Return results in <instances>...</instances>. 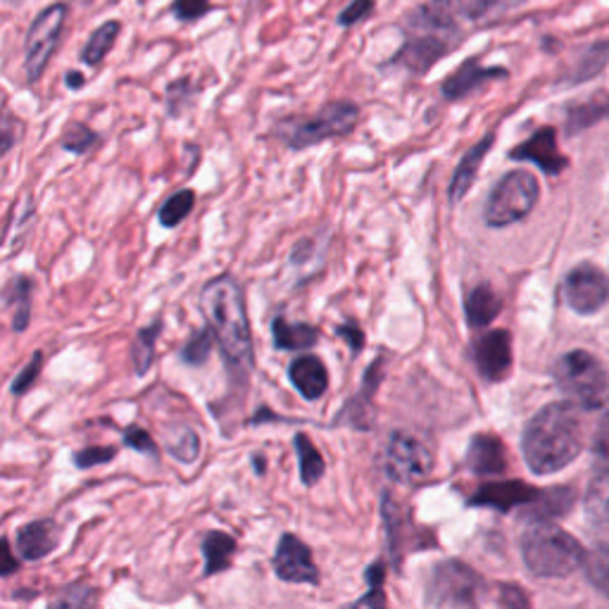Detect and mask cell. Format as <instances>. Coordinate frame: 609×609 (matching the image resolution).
<instances>
[{
  "mask_svg": "<svg viewBox=\"0 0 609 609\" xmlns=\"http://www.w3.org/2000/svg\"><path fill=\"white\" fill-rule=\"evenodd\" d=\"M521 552L529 572L545 578L569 576L586 560L576 538L548 521H538L523 533Z\"/></svg>",
  "mask_w": 609,
  "mask_h": 609,
  "instance_id": "obj_3",
  "label": "cell"
},
{
  "mask_svg": "<svg viewBox=\"0 0 609 609\" xmlns=\"http://www.w3.org/2000/svg\"><path fill=\"white\" fill-rule=\"evenodd\" d=\"M503 309V301L500 295L490 289V283H478L464 297V313H466V322L474 329H484L488 324L500 315Z\"/></svg>",
  "mask_w": 609,
  "mask_h": 609,
  "instance_id": "obj_20",
  "label": "cell"
},
{
  "mask_svg": "<svg viewBox=\"0 0 609 609\" xmlns=\"http://www.w3.org/2000/svg\"><path fill=\"white\" fill-rule=\"evenodd\" d=\"M336 331L343 338V341H348L352 352H360L364 348V334H362V329L356 327V324H343V327H338Z\"/></svg>",
  "mask_w": 609,
  "mask_h": 609,
  "instance_id": "obj_41",
  "label": "cell"
},
{
  "mask_svg": "<svg viewBox=\"0 0 609 609\" xmlns=\"http://www.w3.org/2000/svg\"><path fill=\"white\" fill-rule=\"evenodd\" d=\"M593 512H598V517H609V488H600L598 490H593Z\"/></svg>",
  "mask_w": 609,
  "mask_h": 609,
  "instance_id": "obj_43",
  "label": "cell"
},
{
  "mask_svg": "<svg viewBox=\"0 0 609 609\" xmlns=\"http://www.w3.org/2000/svg\"><path fill=\"white\" fill-rule=\"evenodd\" d=\"M433 470L431 450L419 438L409 433H395L386 450V472L401 484H417Z\"/></svg>",
  "mask_w": 609,
  "mask_h": 609,
  "instance_id": "obj_9",
  "label": "cell"
},
{
  "mask_svg": "<svg viewBox=\"0 0 609 609\" xmlns=\"http://www.w3.org/2000/svg\"><path fill=\"white\" fill-rule=\"evenodd\" d=\"M593 452H595V460L600 464V470L609 476V413L602 417L598 433H595Z\"/></svg>",
  "mask_w": 609,
  "mask_h": 609,
  "instance_id": "obj_36",
  "label": "cell"
},
{
  "mask_svg": "<svg viewBox=\"0 0 609 609\" xmlns=\"http://www.w3.org/2000/svg\"><path fill=\"white\" fill-rule=\"evenodd\" d=\"M58 545V529L50 519L32 521L20 529L18 533V550L24 560H41L46 557L53 548Z\"/></svg>",
  "mask_w": 609,
  "mask_h": 609,
  "instance_id": "obj_19",
  "label": "cell"
},
{
  "mask_svg": "<svg viewBox=\"0 0 609 609\" xmlns=\"http://www.w3.org/2000/svg\"><path fill=\"white\" fill-rule=\"evenodd\" d=\"M41 364H44V356H41V352H36V356L32 358V362L26 364L24 370L18 374L15 384H12V393L20 395V393H26V391H30V388L34 386V381H36L38 372H41Z\"/></svg>",
  "mask_w": 609,
  "mask_h": 609,
  "instance_id": "obj_38",
  "label": "cell"
},
{
  "mask_svg": "<svg viewBox=\"0 0 609 609\" xmlns=\"http://www.w3.org/2000/svg\"><path fill=\"white\" fill-rule=\"evenodd\" d=\"M498 77H507L505 69H500V67L493 69V67H484L478 60H466V63H462L458 72H452L443 81L441 93L446 101H464L466 95L478 91L486 81L498 79Z\"/></svg>",
  "mask_w": 609,
  "mask_h": 609,
  "instance_id": "obj_16",
  "label": "cell"
},
{
  "mask_svg": "<svg viewBox=\"0 0 609 609\" xmlns=\"http://www.w3.org/2000/svg\"><path fill=\"white\" fill-rule=\"evenodd\" d=\"M555 379L566 398L580 407L598 409L609 401V374L586 350L566 352L555 366Z\"/></svg>",
  "mask_w": 609,
  "mask_h": 609,
  "instance_id": "obj_5",
  "label": "cell"
},
{
  "mask_svg": "<svg viewBox=\"0 0 609 609\" xmlns=\"http://www.w3.org/2000/svg\"><path fill=\"white\" fill-rule=\"evenodd\" d=\"M493 140H495V136L488 134V136L481 138L474 148H470V150L462 155V160H460V165L455 169V174H452L450 189H448L450 203H462V198L470 193L472 183L476 181V174H478V169H481V162H484V158L488 155Z\"/></svg>",
  "mask_w": 609,
  "mask_h": 609,
  "instance_id": "obj_18",
  "label": "cell"
},
{
  "mask_svg": "<svg viewBox=\"0 0 609 609\" xmlns=\"http://www.w3.org/2000/svg\"><path fill=\"white\" fill-rule=\"evenodd\" d=\"M474 360L486 381H503L512 370V338L505 329L484 334L474 343Z\"/></svg>",
  "mask_w": 609,
  "mask_h": 609,
  "instance_id": "obj_13",
  "label": "cell"
},
{
  "mask_svg": "<svg viewBox=\"0 0 609 609\" xmlns=\"http://www.w3.org/2000/svg\"><path fill=\"white\" fill-rule=\"evenodd\" d=\"M360 108L350 101H336L313 117H289L277 124V136L291 150H303L324 144L329 138L348 136L358 126Z\"/></svg>",
  "mask_w": 609,
  "mask_h": 609,
  "instance_id": "obj_4",
  "label": "cell"
},
{
  "mask_svg": "<svg viewBox=\"0 0 609 609\" xmlns=\"http://www.w3.org/2000/svg\"><path fill=\"white\" fill-rule=\"evenodd\" d=\"M32 293H34V281L30 277H18L5 291V303L12 307V329L18 334H22L26 327H30Z\"/></svg>",
  "mask_w": 609,
  "mask_h": 609,
  "instance_id": "obj_24",
  "label": "cell"
},
{
  "mask_svg": "<svg viewBox=\"0 0 609 609\" xmlns=\"http://www.w3.org/2000/svg\"><path fill=\"white\" fill-rule=\"evenodd\" d=\"M67 22V3H53L32 22L24 41V72L26 81L36 83L44 77L50 58L58 48Z\"/></svg>",
  "mask_w": 609,
  "mask_h": 609,
  "instance_id": "obj_8",
  "label": "cell"
},
{
  "mask_svg": "<svg viewBox=\"0 0 609 609\" xmlns=\"http://www.w3.org/2000/svg\"><path fill=\"white\" fill-rule=\"evenodd\" d=\"M584 446V427L569 403L543 407L523 431V458L535 474L560 472Z\"/></svg>",
  "mask_w": 609,
  "mask_h": 609,
  "instance_id": "obj_2",
  "label": "cell"
},
{
  "mask_svg": "<svg viewBox=\"0 0 609 609\" xmlns=\"http://www.w3.org/2000/svg\"><path fill=\"white\" fill-rule=\"evenodd\" d=\"M215 341H217V338H215V334H212L210 327L205 331H201V334H195L191 341L183 346L181 360L187 362V364L201 366L210 358V350H212V343H215Z\"/></svg>",
  "mask_w": 609,
  "mask_h": 609,
  "instance_id": "obj_32",
  "label": "cell"
},
{
  "mask_svg": "<svg viewBox=\"0 0 609 609\" xmlns=\"http://www.w3.org/2000/svg\"><path fill=\"white\" fill-rule=\"evenodd\" d=\"M478 586L481 580L470 566H464L460 562H448L436 569L431 590L438 602L464 605V602H474Z\"/></svg>",
  "mask_w": 609,
  "mask_h": 609,
  "instance_id": "obj_14",
  "label": "cell"
},
{
  "mask_svg": "<svg viewBox=\"0 0 609 609\" xmlns=\"http://www.w3.org/2000/svg\"><path fill=\"white\" fill-rule=\"evenodd\" d=\"M291 384L305 401H319L329 388V372L324 362L315 356H303L291 362Z\"/></svg>",
  "mask_w": 609,
  "mask_h": 609,
  "instance_id": "obj_17",
  "label": "cell"
},
{
  "mask_svg": "<svg viewBox=\"0 0 609 609\" xmlns=\"http://www.w3.org/2000/svg\"><path fill=\"white\" fill-rule=\"evenodd\" d=\"M65 81H67L69 89H81L83 83H87V77H83L81 72H67Z\"/></svg>",
  "mask_w": 609,
  "mask_h": 609,
  "instance_id": "obj_45",
  "label": "cell"
},
{
  "mask_svg": "<svg viewBox=\"0 0 609 609\" xmlns=\"http://www.w3.org/2000/svg\"><path fill=\"white\" fill-rule=\"evenodd\" d=\"M169 450L174 452V458L181 460V462H193L195 455H198V438L193 431H183L181 438H177V441L169 446Z\"/></svg>",
  "mask_w": 609,
  "mask_h": 609,
  "instance_id": "obj_39",
  "label": "cell"
},
{
  "mask_svg": "<svg viewBox=\"0 0 609 609\" xmlns=\"http://www.w3.org/2000/svg\"><path fill=\"white\" fill-rule=\"evenodd\" d=\"M372 10H374V0H352V3L341 12V18H338V24L341 26L358 24L370 18Z\"/></svg>",
  "mask_w": 609,
  "mask_h": 609,
  "instance_id": "obj_37",
  "label": "cell"
},
{
  "mask_svg": "<svg viewBox=\"0 0 609 609\" xmlns=\"http://www.w3.org/2000/svg\"><path fill=\"white\" fill-rule=\"evenodd\" d=\"M366 580H370V593L364 595L362 600H358L348 609H386V593H384V566L374 564L370 574H366Z\"/></svg>",
  "mask_w": 609,
  "mask_h": 609,
  "instance_id": "obj_31",
  "label": "cell"
},
{
  "mask_svg": "<svg viewBox=\"0 0 609 609\" xmlns=\"http://www.w3.org/2000/svg\"><path fill=\"white\" fill-rule=\"evenodd\" d=\"M535 498H538V493L533 488L517 484V481H505V484H488V486L481 488L472 498V505L512 509L515 505L531 503Z\"/></svg>",
  "mask_w": 609,
  "mask_h": 609,
  "instance_id": "obj_21",
  "label": "cell"
},
{
  "mask_svg": "<svg viewBox=\"0 0 609 609\" xmlns=\"http://www.w3.org/2000/svg\"><path fill=\"white\" fill-rule=\"evenodd\" d=\"M236 550V541L232 535L226 533H210L203 543V552H205V574H217L222 569L229 566L232 557Z\"/></svg>",
  "mask_w": 609,
  "mask_h": 609,
  "instance_id": "obj_26",
  "label": "cell"
},
{
  "mask_svg": "<svg viewBox=\"0 0 609 609\" xmlns=\"http://www.w3.org/2000/svg\"><path fill=\"white\" fill-rule=\"evenodd\" d=\"M274 569L279 578L289 580V584H317V566L313 560V552L291 533H286L279 541L277 555H274Z\"/></svg>",
  "mask_w": 609,
  "mask_h": 609,
  "instance_id": "obj_11",
  "label": "cell"
},
{
  "mask_svg": "<svg viewBox=\"0 0 609 609\" xmlns=\"http://www.w3.org/2000/svg\"><path fill=\"white\" fill-rule=\"evenodd\" d=\"M93 600L95 593L89 586H69L50 602L48 609H89Z\"/></svg>",
  "mask_w": 609,
  "mask_h": 609,
  "instance_id": "obj_33",
  "label": "cell"
},
{
  "mask_svg": "<svg viewBox=\"0 0 609 609\" xmlns=\"http://www.w3.org/2000/svg\"><path fill=\"white\" fill-rule=\"evenodd\" d=\"M201 309L207 327L217 338L226 364L234 372H250L255 364V348L240 283L229 274L212 279L201 293Z\"/></svg>",
  "mask_w": 609,
  "mask_h": 609,
  "instance_id": "obj_1",
  "label": "cell"
},
{
  "mask_svg": "<svg viewBox=\"0 0 609 609\" xmlns=\"http://www.w3.org/2000/svg\"><path fill=\"white\" fill-rule=\"evenodd\" d=\"M12 144H15V138H12V120L5 117V122H3V153H8L12 148Z\"/></svg>",
  "mask_w": 609,
  "mask_h": 609,
  "instance_id": "obj_44",
  "label": "cell"
},
{
  "mask_svg": "<svg viewBox=\"0 0 609 609\" xmlns=\"http://www.w3.org/2000/svg\"><path fill=\"white\" fill-rule=\"evenodd\" d=\"M120 32H122V22H117V20H110L98 26V30L89 36L87 46H83V50H81V60L91 67L101 65L108 58L112 46H115Z\"/></svg>",
  "mask_w": 609,
  "mask_h": 609,
  "instance_id": "obj_25",
  "label": "cell"
},
{
  "mask_svg": "<svg viewBox=\"0 0 609 609\" xmlns=\"http://www.w3.org/2000/svg\"><path fill=\"white\" fill-rule=\"evenodd\" d=\"M126 443H129V446H132V448H136V450L155 452L153 438H150L146 431H140V429H129V431H126Z\"/></svg>",
  "mask_w": 609,
  "mask_h": 609,
  "instance_id": "obj_42",
  "label": "cell"
},
{
  "mask_svg": "<svg viewBox=\"0 0 609 609\" xmlns=\"http://www.w3.org/2000/svg\"><path fill=\"white\" fill-rule=\"evenodd\" d=\"M295 450H297V458H301V476H303V484L313 486L322 478L324 474V460L319 455V450L313 446L307 436H297L295 438Z\"/></svg>",
  "mask_w": 609,
  "mask_h": 609,
  "instance_id": "obj_29",
  "label": "cell"
},
{
  "mask_svg": "<svg viewBox=\"0 0 609 609\" xmlns=\"http://www.w3.org/2000/svg\"><path fill=\"white\" fill-rule=\"evenodd\" d=\"M584 564H586V574L590 578V584L598 590H602L605 595H609V541L595 545L586 555Z\"/></svg>",
  "mask_w": 609,
  "mask_h": 609,
  "instance_id": "obj_30",
  "label": "cell"
},
{
  "mask_svg": "<svg viewBox=\"0 0 609 609\" xmlns=\"http://www.w3.org/2000/svg\"><path fill=\"white\" fill-rule=\"evenodd\" d=\"M472 470L476 474H503L505 472V450L503 443L495 436H476L470 448V455H466Z\"/></svg>",
  "mask_w": 609,
  "mask_h": 609,
  "instance_id": "obj_22",
  "label": "cell"
},
{
  "mask_svg": "<svg viewBox=\"0 0 609 609\" xmlns=\"http://www.w3.org/2000/svg\"><path fill=\"white\" fill-rule=\"evenodd\" d=\"M272 336L279 350H307L317 343L319 331L309 327V324L286 322L283 317H277L272 322Z\"/></svg>",
  "mask_w": 609,
  "mask_h": 609,
  "instance_id": "obj_23",
  "label": "cell"
},
{
  "mask_svg": "<svg viewBox=\"0 0 609 609\" xmlns=\"http://www.w3.org/2000/svg\"><path fill=\"white\" fill-rule=\"evenodd\" d=\"M112 458H115V450H112V448H91V450L79 452L75 460H77L79 466H91V464H98V462H108Z\"/></svg>",
  "mask_w": 609,
  "mask_h": 609,
  "instance_id": "obj_40",
  "label": "cell"
},
{
  "mask_svg": "<svg viewBox=\"0 0 609 609\" xmlns=\"http://www.w3.org/2000/svg\"><path fill=\"white\" fill-rule=\"evenodd\" d=\"M564 297L580 315L598 313L609 297V279L598 267L578 264L564 279Z\"/></svg>",
  "mask_w": 609,
  "mask_h": 609,
  "instance_id": "obj_10",
  "label": "cell"
},
{
  "mask_svg": "<svg viewBox=\"0 0 609 609\" xmlns=\"http://www.w3.org/2000/svg\"><path fill=\"white\" fill-rule=\"evenodd\" d=\"M538 195V181L527 169H515V172L505 174L498 187L488 195V203L484 210V217L488 226H509L521 222L529 212L535 207Z\"/></svg>",
  "mask_w": 609,
  "mask_h": 609,
  "instance_id": "obj_6",
  "label": "cell"
},
{
  "mask_svg": "<svg viewBox=\"0 0 609 609\" xmlns=\"http://www.w3.org/2000/svg\"><path fill=\"white\" fill-rule=\"evenodd\" d=\"M455 44L458 41L450 36L417 34L407 41V44L401 48V53L395 55L391 63L403 65L413 75H427L438 60L446 58Z\"/></svg>",
  "mask_w": 609,
  "mask_h": 609,
  "instance_id": "obj_12",
  "label": "cell"
},
{
  "mask_svg": "<svg viewBox=\"0 0 609 609\" xmlns=\"http://www.w3.org/2000/svg\"><path fill=\"white\" fill-rule=\"evenodd\" d=\"M160 331H162V319L153 322L146 329H140L134 338L132 358H134V366H136L138 376H144L150 370L153 358H155V343H158Z\"/></svg>",
  "mask_w": 609,
  "mask_h": 609,
  "instance_id": "obj_27",
  "label": "cell"
},
{
  "mask_svg": "<svg viewBox=\"0 0 609 609\" xmlns=\"http://www.w3.org/2000/svg\"><path fill=\"white\" fill-rule=\"evenodd\" d=\"M207 10H210V0H174L172 3L174 18L181 22L201 20L203 15H207Z\"/></svg>",
  "mask_w": 609,
  "mask_h": 609,
  "instance_id": "obj_35",
  "label": "cell"
},
{
  "mask_svg": "<svg viewBox=\"0 0 609 609\" xmlns=\"http://www.w3.org/2000/svg\"><path fill=\"white\" fill-rule=\"evenodd\" d=\"M195 205V193L191 189H181L174 195H169L165 205L160 207L158 217L160 224L167 226V229H172V226H179L183 219L191 215V210Z\"/></svg>",
  "mask_w": 609,
  "mask_h": 609,
  "instance_id": "obj_28",
  "label": "cell"
},
{
  "mask_svg": "<svg viewBox=\"0 0 609 609\" xmlns=\"http://www.w3.org/2000/svg\"><path fill=\"white\" fill-rule=\"evenodd\" d=\"M95 140H98V134L91 132L87 124H72L63 136V148L67 153L81 155V153L91 150L95 146Z\"/></svg>",
  "mask_w": 609,
  "mask_h": 609,
  "instance_id": "obj_34",
  "label": "cell"
},
{
  "mask_svg": "<svg viewBox=\"0 0 609 609\" xmlns=\"http://www.w3.org/2000/svg\"><path fill=\"white\" fill-rule=\"evenodd\" d=\"M512 158L535 162L545 174H560L566 167V160L557 148V138L552 129L535 132L531 138L523 140L519 148L512 150Z\"/></svg>",
  "mask_w": 609,
  "mask_h": 609,
  "instance_id": "obj_15",
  "label": "cell"
},
{
  "mask_svg": "<svg viewBox=\"0 0 609 609\" xmlns=\"http://www.w3.org/2000/svg\"><path fill=\"white\" fill-rule=\"evenodd\" d=\"M495 0H429L413 12L415 30L441 34L460 41V32L478 24L493 10Z\"/></svg>",
  "mask_w": 609,
  "mask_h": 609,
  "instance_id": "obj_7",
  "label": "cell"
},
{
  "mask_svg": "<svg viewBox=\"0 0 609 609\" xmlns=\"http://www.w3.org/2000/svg\"><path fill=\"white\" fill-rule=\"evenodd\" d=\"M5 3H18V0H5Z\"/></svg>",
  "mask_w": 609,
  "mask_h": 609,
  "instance_id": "obj_46",
  "label": "cell"
}]
</instances>
